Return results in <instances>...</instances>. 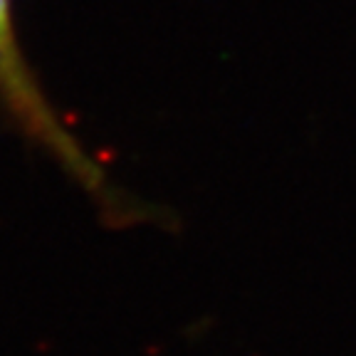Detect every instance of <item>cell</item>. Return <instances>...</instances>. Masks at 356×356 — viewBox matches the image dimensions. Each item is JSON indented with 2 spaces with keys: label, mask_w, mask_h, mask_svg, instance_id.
<instances>
[{
  "label": "cell",
  "mask_w": 356,
  "mask_h": 356,
  "mask_svg": "<svg viewBox=\"0 0 356 356\" xmlns=\"http://www.w3.org/2000/svg\"><path fill=\"white\" fill-rule=\"evenodd\" d=\"M0 119L25 144L50 156L106 216L124 218L134 206V200L122 198V191L109 184L104 168L50 102L22 47L15 0H0Z\"/></svg>",
  "instance_id": "cell-1"
}]
</instances>
